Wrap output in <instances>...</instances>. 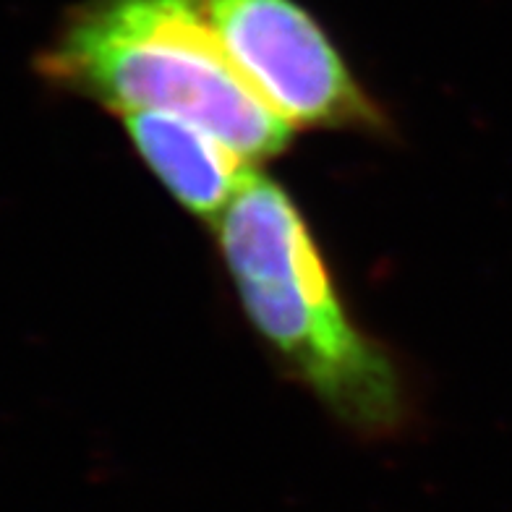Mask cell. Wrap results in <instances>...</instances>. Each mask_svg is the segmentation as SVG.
Returning a JSON list of instances; mask_svg holds the SVG:
<instances>
[{"instance_id":"277c9868","label":"cell","mask_w":512,"mask_h":512,"mask_svg":"<svg viewBox=\"0 0 512 512\" xmlns=\"http://www.w3.org/2000/svg\"><path fill=\"white\" fill-rule=\"evenodd\" d=\"M121 121L144 165L191 215L217 220L251 176L249 160L181 115L139 110Z\"/></svg>"},{"instance_id":"3957f363","label":"cell","mask_w":512,"mask_h":512,"mask_svg":"<svg viewBox=\"0 0 512 512\" xmlns=\"http://www.w3.org/2000/svg\"><path fill=\"white\" fill-rule=\"evenodd\" d=\"M254 92L290 128L382 134L387 118L296 0H199Z\"/></svg>"},{"instance_id":"7a4b0ae2","label":"cell","mask_w":512,"mask_h":512,"mask_svg":"<svg viewBox=\"0 0 512 512\" xmlns=\"http://www.w3.org/2000/svg\"><path fill=\"white\" fill-rule=\"evenodd\" d=\"M37 71L118 115H181L249 162L290 144L293 128L238 71L199 0H84L40 53Z\"/></svg>"},{"instance_id":"6da1fadb","label":"cell","mask_w":512,"mask_h":512,"mask_svg":"<svg viewBox=\"0 0 512 512\" xmlns=\"http://www.w3.org/2000/svg\"><path fill=\"white\" fill-rule=\"evenodd\" d=\"M217 243L251 327L290 377L353 432L398 434L411 411L403 374L351 319L288 191L251 173L217 217Z\"/></svg>"}]
</instances>
